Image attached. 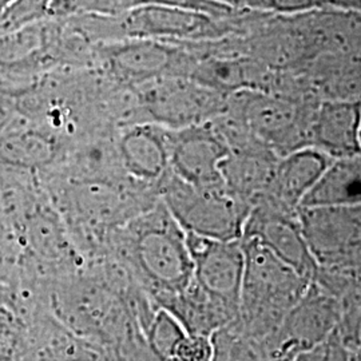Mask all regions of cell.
Returning a JSON list of instances; mask_svg holds the SVG:
<instances>
[{"instance_id":"cell-1","label":"cell","mask_w":361,"mask_h":361,"mask_svg":"<svg viewBox=\"0 0 361 361\" xmlns=\"http://www.w3.org/2000/svg\"><path fill=\"white\" fill-rule=\"evenodd\" d=\"M123 265L158 305L193 283L186 232L164 202L130 219L118 237Z\"/></svg>"},{"instance_id":"cell-20","label":"cell","mask_w":361,"mask_h":361,"mask_svg":"<svg viewBox=\"0 0 361 361\" xmlns=\"http://www.w3.org/2000/svg\"><path fill=\"white\" fill-rule=\"evenodd\" d=\"M71 361H106V359H104L99 350L95 349V350H92L90 353H87L85 356H80V357Z\"/></svg>"},{"instance_id":"cell-11","label":"cell","mask_w":361,"mask_h":361,"mask_svg":"<svg viewBox=\"0 0 361 361\" xmlns=\"http://www.w3.org/2000/svg\"><path fill=\"white\" fill-rule=\"evenodd\" d=\"M130 39L190 38L204 34L210 22L207 13L168 6H135L121 23Z\"/></svg>"},{"instance_id":"cell-8","label":"cell","mask_w":361,"mask_h":361,"mask_svg":"<svg viewBox=\"0 0 361 361\" xmlns=\"http://www.w3.org/2000/svg\"><path fill=\"white\" fill-rule=\"evenodd\" d=\"M173 130L158 123H140L125 130L118 152L125 170L145 182L162 180L170 170Z\"/></svg>"},{"instance_id":"cell-21","label":"cell","mask_w":361,"mask_h":361,"mask_svg":"<svg viewBox=\"0 0 361 361\" xmlns=\"http://www.w3.org/2000/svg\"><path fill=\"white\" fill-rule=\"evenodd\" d=\"M15 0H0V15L4 13L11 4H13Z\"/></svg>"},{"instance_id":"cell-4","label":"cell","mask_w":361,"mask_h":361,"mask_svg":"<svg viewBox=\"0 0 361 361\" xmlns=\"http://www.w3.org/2000/svg\"><path fill=\"white\" fill-rule=\"evenodd\" d=\"M140 98L154 123L171 130L201 125L219 109L217 91L178 75L155 78L137 85Z\"/></svg>"},{"instance_id":"cell-6","label":"cell","mask_w":361,"mask_h":361,"mask_svg":"<svg viewBox=\"0 0 361 361\" xmlns=\"http://www.w3.org/2000/svg\"><path fill=\"white\" fill-rule=\"evenodd\" d=\"M300 209V226L316 262L340 267L361 261V205Z\"/></svg>"},{"instance_id":"cell-9","label":"cell","mask_w":361,"mask_h":361,"mask_svg":"<svg viewBox=\"0 0 361 361\" xmlns=\"http://www.w3.org/2000/svg\"><path fill=\"white\" fill-rule=\"evenodd\" d=\"M244 233L245 237L256 238L301 276L310 279L316 261L300 224L277 212L261 209L246 217Z\"/></svg>"},{"instance_id":"cell-19","label":"cell","mask_w":361,"mask_h":361,"mask_svg":"<svg viewBox=\"0 0 361 361\" xmlns=\"http://www.w3.org/2000/svg\"><path fill=\"white\" fill-rule=\"evenodd\" d=\"M133 7L135 6H168V7H178L186 8L197 13H213L224 10V6L212 0H130Z\"/></svg>"},{"instance_id":"cell-16","label":"cell","mask_w":361,"mask_h":361,"mask_svg":"<svg viewBox=\"0 0 361 361\" xmlns=\"http://www.w3.org/2000/svg\"><path fill=\"white\" fill-rule=\"evenodd\" d=\"M329 165V155L322 150L308 149L288 155L276 169V193L286 204L300 207Z\"/></svg>"},{"instance_id":"cell-3","label":"cell","mask_w":361,"mask_h":361,"mask_svg":"<svg viewBox=\"0 0 361 361\" xmlns=\"http://www.w3.org/2000/svg\"><path fill=\"white\" fill-rule=\"evenodd\" d=\"M245 271L240 308L252 319L279 316L304 297L308 279L256 238L245 237Z\"/></svg>"},{"instance_id":"cell-12","label":"cell","mask_w":361,"mask_h":361,"mask_svg":"<svg viewBox=\"0 0 361 361\" xmlns=\"http://www.w3.org/2000/svg\"><path fill=\"white\" fill-rule=\"evenodd\" d=\"M360 125V104H324L314 125L316 142L325 154L338 158L361 154Z\"/></svg>"},{"instance_id":"cell-22","label":"cell","mask_w":361,"mask_h":361,"mask_svg":"<svg viewBox=\"0 0 361 361\" xmlns=\"http://www.w3.org/2000/svg\"><path fill=\"white\" fill-rule=\"evenodd\" d=\"M360 146H361V125H360Z\"/></svg>"},{"instance_id":"cell-17","label":"cell","mask_w":361,"mask_h":361,"mask_svg":"<svg viewBox=\"0 0 361 361\" xmlns=\"http://www.w3.org/2000/svg\"><path fill=\"white\" fill-rule=\"evenodd\" d=\"M145 341L158 361H169L174 348L188 332L168 310L158 307L145 325Z\"/></svg>"},{"instance_id":"cell-13","label":"cell","mask_w":361,"mask_h":361,"mask_svg":"<svg viewBox=\"0 0 361 361\" xmlns=\"http://www.w3.org/2000/svg\"><path fill=\"white\" fill-rule=\"evenodd\" d=\"M361 154L331 164L298 207H360Z\"/></svg>"},{"instance_id":"cell-5","label":"cell","mask_w":361,"mask_h":361,"mask_svg":"<svg viewBox=\"0 0 361 361\" xmlns=\"http://www.w3.org/2000/svg\"><path fill=\"white\" fill-rule=\"evenodd\" d=\"M193 259L194 281L202 290L235 313L240 310L245 271L243 241L216 240L186 232Z\"/></svg>"},{"instance_id":"cell-14","label":"cell","mask_w":361,"mask_h":361,"mask_svg":"<svg viewBox=\"0 0 361 361\" xmlns=\"http://www.w3.org/2000/svg\"><path fill=\"white\" fill-rule=\"evenodd\" d=\"M289 313L285 324L283 352L305 350L320 343L335 324L332 301L319 296L300 300Z\"/></svg>"},{"instance_id":"cell-2","label":"cell","mask_w":361,"mask_h":361,"mask_svg":"<svg viewBox=\"0 0 361 361\" xmlns=\"http://www.w3.org/2000/svg\"><path fill=\"white\" fill-rule=\"evenodd\" d=\"M164 204L185 232L216 240H238L246 216L228 183L197 186L170 170L162 178Z\"/></svg>"},{"instance_id":"cell-15","label":"cell","mask_w":361,"mask_h":361,"mask_svg":"<svg viewBox=\"0 0 361 361\" xmlns=\"http://www.w3.org/2000/svg\"><path fill=\"white\" fill-rule=\"evenodd\" d=\"M56 152L51 137L30 123L11 125L0 133V165L37 169L49 165Z\"/></svg>"},{"instance_id":"cell-7","label":"cell","mask_w":361,"mask_h":361,"mask_svg":"<svg viewBox=\"0 0 361 361\" xmlns=\"http://www.w3.org/2000/svg\"><path fill=\"white\" fill-rule=\"evenodd\" d=\"M229 157L219 135L200 125L173 130L170 171L197 186H217L226 180L222 165Z\"/></svg>"},{"instance_id":"cell-10","label":"cell","mask_w":361,"mask_h":361,"mask_svg":"<svg viewBox=\"0 0 361 361\" xmlns=\"http://www.w3.org/2000/svg\"><path fill=\"white\" fill-rule=\"evenodd\" d=\"M104 58L114 75L135 85L176 75L173 68L180 63L176 50L154 39H131L113 44Z\"/></svg>"},{"instance_id":"cell-18","label":"cell","mask_w":361,"mask_h":361,"mask_svg":"<svg viewBox=\"0 0 361 361\" xmlns=\"http://www.w3.org/2000/svg\"><path fill=\"white\" fill-rule=\"evenodd\" d=\"M213 345L210 337L186 334L173 350L169 361H212Z\"/></svg>"}]
</instances>
